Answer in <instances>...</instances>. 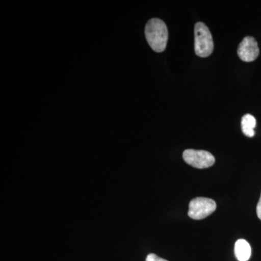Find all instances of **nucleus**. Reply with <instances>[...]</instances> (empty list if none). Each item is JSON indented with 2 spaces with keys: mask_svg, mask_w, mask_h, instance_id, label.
Wrapping results in <instances>:
<instances>
[{
  "mask_svg": "<svg viewBox=\"0 0 261 261\" xmlns=\"http://www.w3.org/2000/svg\"><path fill=\"white\" fill-rule=\"evenodd\" d=\"M216 202L207 197H196L189 204L188 216L194 220L205 219L216 210Z\"/></svg>",
  "mask_w": 261,
  "mask_h": 261,
  "instance_id": "nucleus-3",
  "label": "nucleus"
},
{
  "mask_svg": "<svg viewBox=\"0 0 261 261\" xmlns=\"http://www.w3.org/2000/svg\"><path fill=\"white\" fill-rule=\"evenodd\" d=\"M145 37L150 47L156 53L166 49L168 39V28L166 23L159 18H152L145 27Z\"/></svg>",
  "mask_w": 261,
  "mask_h": 261,
  "instance_id": "nucleus-1",
  "label": "nucleus"
},
{
  "mask_svg": "<svg viewBox=\"0 0 261 261\" xmlns=\"http://www.w3.org/2000/svg\"><path fill=\"white\" fill-rule=\"evenodd\" d=\"M183 159L185 162L196 168H207L215 163V158L211 152L205 150L188 149L184 151Z\"/></svg>",
  "mask_w": 261,
  "mask_h": 261,
  "instance_id": "nucleus-4",
  "label": "nucleus"
},
{
  "mask_svg": "<svg viewBox=\"0 0 261 261\" xmlns=\"http://www.w3.org/2000/svg\"><path fill=\"white\" fill-rule=\"evenodd\" d=\"M259 53H260V49L255 38L245 37L239 45L238 56L244 62L249 63V62L255 61L258 57Z\"/></svg>",
  "mask_w": 261,
  "mask_h": 261,
  "instance_id": "nucleus-5",
  "label": "nucleus"
},
{
  "mask_svg": "<svg viewBox=\"0 0 261 261\" xmlns=\"http://www.w3.org/2000/svg\"><path fill=\"white\" fill-rule=\"evenodd\" d=\"M256 213L257 217H258V219L261 221V195L260 200H259L258 203H257V205Z\"/></svg>",
  "mask_w": 261,
  "mask_h": 261,
  "instance_id": "nucleus-9",
  "label": "nucleus"
},
{
  "mask_svg": "<svg viewBox=\"0 0 261 261\" xmlns=\"http://www.w3.org/2000/svg\"><path fill=\"white\" fill-rule=\"evenodd\" d=\"M146 261H168L166 259H163L162 257L158 256L157 255L154 253H150L146 257Z\"/></svg>",
  "mask_w": 261,
  "mask_h": 261,
  "instance_id": "nucleus-8",
  "label": "nucleus"
},
{
  "mask_svg": "<svg viewBox=\"0 0 261 261\" xmlns=\"http://www.w3.org/2000/svg\"><path fill=\"white\" fill-rule=\"evenodd\" d=\"M212 34L207 25L198 22L195 25V51L197 56L207 58L214 51Z\"/></svg>",
  "mask_w": 261,
  "mask_h": 261,
  "instance_id": "nucleus-2",
  "label": "nucleus"
},
{
  "mask_svg": "<svg viewBox=\"0 0 261 261\" xmlns=\"http://www.w3.org/2000/svg\"><path fill=\"white\" fill-rule=\"evenodd\" d=\"M234 252L239 261H247L251 256V247L246 240L240 239L235 243Z\"/></svg>",
  "mask_w": 261,
  "mask_h": 261,
  "instance_id": "nucleus-6",
  "label": "nucleus"
},
{
  "mask_svg": "<svg viewBox=\"0 0 261 261\" xmlns=\"http://www.w3.org/2000/svg\"><path fill=\"white\" fill-rule=\"evenodd\" d=\"M241 126L244 135L248 137L255 136L254 128L256 126V119L255 117L250 114L245 115L242 118Z\"/></svg>",
  "mask_w": 261,
  "mask_h": 261,
  "instance_id": "nucleus-7",
  "label": "nucleus"
}]
</instances>
